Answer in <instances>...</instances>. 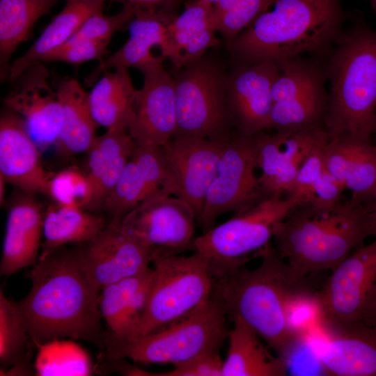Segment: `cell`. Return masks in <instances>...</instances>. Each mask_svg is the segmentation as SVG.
<instances>
[{
  "mask_svg": "<svg viewBox=\"0 0 376 376\" xmlns=\"http://www.w3.org/2000/svg\"><path fill=\"white\" fill-rule=\"evenodd\" d=\"M324 145L315 149L305 159L297 174L292 188L288 195L297 198L299 203L308 201L313 186L325 169L322 155Z\"/></svg>",
  "mask_w": 376,
  "mask_h": 376,
  "instance_id": "obj_42",
  "label": "cell"
},
{
  "mask_svg": "<svg viewBox=\"0 0 376 376\" xmlns=\"http://www.w3.org/2000/svg\"><path fill=\"white\" fill-rule=\"evenodd\" d=\"M196 221L187 202L161 188L129 212L120 224L152 255L180 254L190 250Z\"/></svg>",
  "mask_w": 376,
  "mask_h": 376,
  "instance_id": "obj_13",
  "label": "cell"
},
{
  "mask_svg": "<svg viewBox=\"0 0 376 376\" xmlns=\"http://www.w3.org/2000/svg\"><path fill=\"white\" fill-rule=\"evenodd\" d=\"M176 15L163 10L136 8L127 24L130 38L117 52L100 61L88 79L95 81L110 69L134 68L143 72L168 57V26Z\"/></svg>",
  "mask_w": 376,
  "mask_h": 376,
  "instance_id": "obj_19",
  "label": "cell"
},
{
  "mask_svg": "<svg viewBox=\"0 0 376 376\" xmlns=\"http://www.w3.org/2000/svg\"><path fill=\"white\" fill-rule=\"evenodd\" d=\"M255 135L257 167L261 171L258 182L265 199L287 196L305 159L329 140L324 128L297 132L262 131Z\"/></svg>",
  "mask_w": 376,
  "mask_h": 376,
  "instance_id": "obj_14",
  "label": "cell"
},
{
  "mask_svg": "<svg viewBox=\"0 0 376 376\" xmlns=\"http://www.w3.org/2000/svg\"><path fill=\"white\" fill-rule=\"evenodd\" d=\"M33 370L39 376H88L95 368L86 350L72 340L56 339L36 345Z\"/></svg>",
  "mask_w": 376,
  "mask_h": 376,
  "instance_id": "obj_34",
  "label": "cell"
},
{
  "mask_svg": "<svg viewBox=\"0 0 376 376\" xmlns=\"http://www.w3.org/2000/svg\"><path fill=\"white\" fill-rule=\"evenodd\" d=\"M361 324L376 333V290L363 316Z\"/></svg>",
  "mask_w": 376,
  "mask_h": 376,
  "instance_id": "obj_46",
  "label": "cell"
},
{
  "mask_svg": "<svg viewBox=\"0 0 376 376\" xmlns=\"http://www.w3.org/2000/svg\"><path fill=\"white\" fill-rule=\"evenodd\" d=\"M109 41H84L68 47H58L46 54L40 62L64 61L78 65L91 60L101 61L107 52Z\"/></svg>",
  "mask_w": 376,
  "mask_h": 376,
  "instance_id": "obj_41",
  "label": "cell"
},
{
  "mask_svg": "<svg viewBox=\"0 0 376 376\" xmlns=\"http://www.w3.org/2000/svg\"><path fill=\"white\" fill-rule=\"evenodd\" d=\"M107 1V0H105ZM135 8L163 10L175 13L173 9L179 0H109Z\"/></svg>",
  "mask_w": 376,
  "mask_h": 376,
  "instance_id": "obj_45",
  "label": "cell"
},
{
  "mask_svg": "<svg viewBox=\"0 0 376 376\" xmlns=\"http://www.w3.org/2000/svg\"><path fill=\"white\" fill-rule=\"evenodd\" d=\"M105 0H67L66 5L22 56L10 65L8 79L15 81L31 65L63 45L91 15L102 11Z\"/></svg>",
  "mask_w": 376,
  "mask_h": 376,
  "instance_id": "obj_31",
  "label": "cell"
},
{
  "mask_svg": "<svg viewBox=\"0 0 376 376\" xmlns=\"http://www.w3.org/2000/svg\"><path fill=\"white\" fill-rule=\"evenodd\" d=\"M372 211L376 221V187L373 193L371 199Z\"/></svg>",
  "mask_w": 376,
  "mask_h": 376,
  "instance_id": "obj_48",
  "label": "cell"
},
{
  "mask_svg": "<svg viewBox=\"0 0 376 376\" xmlns=\"http://www.w3.org/2000/svg\"><path fill=\"white\" fill-rule=\"evenodd\" d=\"M322 155L326 169L352 196L372 199L376 187V146L372 139L350 135L331 139L324 145Z\"/></svg>",
  "mask_w": 376,
  "mask_h": 376,
  "instance_id": "obj_23",
  "label": "cell"
},
{
  "mask_svg": "<svg viewBox=\"0 0 376 376\" xmlns=\"http://www.w3.org/2000/svg\"><path fill=\"white\" fill-rule=\"evenodd\" d=\"M330 93L324 122L329 139H372L376 115V31L355 27L339 42L330 61Z\"/></svg>",
  "mask_w": 376,
  "mask_h": 376,
  "instance_id": "obj_5",
  "label": "cell"
},
{
  "mask_svg": "<svg viewBox=\"0 0 376 376\" xmlns=\"http://www.w3.org/2000/svg\"><path fill=\"white\" fill-rule=\"evenodd\" d=\"M376 235L371 201L356 197L319 207L297 205L276 226L274 249L297 279L332 270L370 236Z\"/></svg>",
  "mask_w": 376,
  "mask_h": 376,
  "instance_id": "obj_3",
  "label": "cell"
},
{
  "mask_svg": "<svg viewBox=\"0 0 376 376\" xmlns=\"http://www.w3.org/2000/svg\"><path fill=\"white\" fill-rule=\"evenodd\" d=\"M224 360L219 352L205 353L173 366L169 371L146 372L145 375L158 376H221Z\"/></svg>",
  "mask_w": 376,
  "mask_h": 376,
  "instance_id": "obj_43",
  "label": "cell"
},
{
  "mask_svg": "<svg viewBox=\"0 0 376 376\" xmlns=\"http://www.w3.org/2000/svg\"><path fill=\"white\" fill-rule=\"evenodd\" d=\"M0 175L20 191L49 196L51 173L22 117L6 107L0 118Z\"/></svg>",
  "mask_w": 376,
  "mask_h": 376,
  "instance_id": "obj_20",
  "label": "cell"
},
{
  "mask_svg": "<svg viewBox=\"0 0 376 376\" xmlns=\"http://www.w3.org/2000/svg\"><path fill=\"white\" fill-rule=\"evenodd\" d=\"M277 63L279 72L272 87L273 104L288 100L324 80L319 68L299 57Z\"/></svg>",
  "mask_w": 376,
  "mask_h": 376,
  "instance_id": "obj_37",
  "label": "cell"
},
{
  "mask_svg": "<svg viewBox=\"0 0 376 376\" xmlns=\"http://www.w3.org/2000/svg\"><path fill=\"white\" fill-rule=\"evenodd\" d=\"M229 347L223 362L221 376H283L287 368L279 357H274L257 333L238 317L231 319Z\"/></svg>",
  "mask_w": 376,
  "mask_h": 376,
  "instance_id": "obj_28",
  "label": "cell"
},
{
  "mask_svg": "<svg viewBox=\"0 0 376 376\" xmlns=\"http://www.w3.org/2000/svg\"><path fill=\"white\" fill-rule=\"evenodd\" d=\"M6 182L5 180L0 175V201L1 205H2L4 202V196H5V184Z\"/></svg>",
  "mask_w": 376,
  "mask_h": 376,
  "instance_id": "obj_47",
  "label": "cell"
},
{
  "mask_svg": "<svg viewBox=\"0 0 376 376\" xmlns=\"http://www.w3.org/2000/svg\"><path fill=\"white\" fill-rule=\"evenodd\" d=\"M31 287L17 302L34 345L80 339L104 350L107 334L99 309L100 290L83 268L78 246L61 247L29 272Z\"/></svg>",
  "mask_w": 376,
  "mask_h": 376,
  "instance_id": "obj_1",
  "label": "cell"
},
{
  "mask_svg": "<svg viewBox=\"0 0 376 376\" xmlns=\"http://www.w3.org/2000/svg\"><path fill=\"white\" fill-rule=\"evenodd\" d=\"M164 179L161 147L136 146L102 210L109 221L120 222L129 212L159 190Z\"/></svg>",
  "mask_w": 376,
  "mask_h": 376,
  "instance_id": "obj_21",
  "label": "cell"
},
{
  "mask_svg": "<svg viewBox=\"0 0 376 376\" xmlns=\"http://www.w3.org/2000/svg\"><path fill=\"white\" fill-rule=\"evenodd\" d=\"M151 263L153 268L136 336L189 314L210 298L214 284L207 260L198 253L189 256L154 253Z\"/></svg>",
  "mask_w": 376,
  "mask_h": 376,
  "instance_id": "obj_8",
  "label": "cell"
},
{
  "mask_svg": "<svg viewBox=\"0 0 376 376\" xmlns=\"http://www.w3.org/2000/svg\"><path fill=\"white\" fill-rule=\"evenodd\" d=\"M279 72L276 62L261 61L240 64L228 75L227 105L235 132L250 136L268 130Z\"/></svg>",
  "mask_w": 376,
  "mask_h": 376,
  "instance_id": "obj_16",
  "label": "cell"
},
{
  "mask_svg": "<svg viewBox=\"0 0 376 376\" xmlns=\"http://www.w3.org/2000/svg\"><path fill=\"white\" fill-rule=\"evenodd\" d=\"M226 312L219 295L182 318L148 334L117 338L107 334L104 359H130L147 364L182 363L205 353L219 352L228 338Z\"/></svg>",
  "mask_w": 376,
  "mask_h": 376,
  "instance_id": "obj_6",
  "label": "cell"
},
{
  "mask_svg": "<svg viewBox=\"0 0 376 376\" xmlns=\"http://www.w3.org/2000/svg\"><path fill=\"white\" fill-rule=\"evenodd\" d=\"M375 5L376 6V0H373Z\"/></svg>",
  "mask_w": 376,
  "mask_h": 376,
  "instance_id": "obj_51",
  "label": "cell"
},
{
  "mask_svg": "<svg viewBox=\"0 0 376 376\" xmlns=\"http://www.w3.org/2000/svg\"><path fill=\"white\" fill-rule=\"evenodd\" d=\"M213 4L203 0L189 1L168 26V57L175 70L187 66L203 56L220 40L215 36Z\"/></svg>",
  "mask_w": 376,
  "mask_h": 376,
  "instance_id": "obj_25",
  "label": "cell"
},
{
  "mask_svg": "<svg viewBox=\"0 0 376 376\" xmlns=\"http://www.w3.org/2000/svg\"><path fill=\"white\" fill-rule=\"evenodd\" d=\"M341 19L340 0H269L227 49L240 64L278 63L326 47Z\"/></svg>",
  "mask_w": 376,
  "mask_h": 376,
  "instance_id": "obj_4",
  "label": "cell"
},
{
  "mask_svg": "<svg viewBox=\"0 0 376 376\" xmlns=\"http://www.w3.org/2000/svg\"><path fill=\"white\" fill-rule=\"evenodd\" d=\"M203 1H208V2L212 3V4H214V3L218 1L219 0H203Z\"/></svg>",
  "mask_w": 376,
  "mask_h": 376,
  "instance_id": "obj_50",
  "label": "cell"
},
{
  "mask_svg": "<svg viewBox=\"0 0 376 376\" xmlns=\"http://www.w3.org/2000/svg\"><path fill=\"white\" fill-rule=\"evenodd\" d=\"M258 253L261 263L257 267L243 266L214 279V290L227 316L244 320L281 357L305 334L294 322V312L313 300L315 293L308 288V277L294 276L270 244Z\"/></svg>",
  "mask_w": 376,
  "mask_h": 376,
  "instance_id": "obj_2",
  "label": "cell"
},
{
  "mask_svg": "<svg viewBox=\"0 0 376 376\" xmlns=\"http://www.w3.org/2000/svg\"><path fill=\"white\" fill-rule=\"evenodd\" d=\"M142 73L143 86L137 90L128 132L137 146L162 147L177 129L175 80L163 63Z\"/></svg>",
  "mask_w": 376,
  "mask_h": 376,
  "instance_id": "obj_18",
  "label": "cell"
},
{
  "mask_svg": "<svg viewBox=\"0 0 376 376\" xmlns=\"http://www.w3.org/2000/svg\"><path fill=\"white\" fill-rule=\"evenodd\" d=\"M135 8L130 5H124L116 15H106L102 11L91 15L61 46L68 47L84 41L110 40L115 32L129 23Z\"/></svg>",
  "mask_w": 376,
  "mask_h": 376,
  "instance_id": "obj_40",
  "label": "cell"
},
{
  "mask_svg": "<svg viewBox=\"0 0 376 376\" xmlns=\"http://www.w3.org/2000/svg\"><path fill=\"white\" fill-rule=\"evenodd\" d=\"M32 342L17 302L0 290V363L6 370L15 364L30 365Z\"/></svg>",
  "mask_w": 376,
  "mask_h": 376,
  "instance_id": "obj_35",
  "label": "cell"
},
{
  "mask_svg": "<svg viewBox=\"0 0 376 376\" xmlns=\"http://www.w3.org/2000/svg\"><path fill=\"white\" fill-rule=\"evenodd\" d=\"M269 0H219L213 4L217 31L229 42L247 28Z\"/></svg>",
  "mask_w": 376,
  "mask_h": 376,
  "instance_id": "obj_38",
  "label": "cell"
},
{
  "mask_svg": "<svg viewBox=\"0 0 376 376\" xmlns=\"http://www.w3.org/2000/svg\"><path fill=\"white\" fill-rule=\"evenodd\" d=\"M372 141L373 143L376 146V115L375 118L374 125H373V134H372Z\"/></svg>",
  "mask_w": 376,
  "mask_h": 376,
  "instance_id": "obj_49",
  "label": "cell"
},
{
  "mask_svg": "<svg viewBox=\"0 0 376 376\" xmlns=\"http://www.w3.org/2000/svg\"><path fill=\"white\" fill-rule=\"evenodd\" d=\"M52 85L63 108V124L56 144L64 155L87 152L99 126L91 113L88 93L74 78L55 76Z\"/></svg>",
  "mask_w": 376,
  "mask_h": 376,
  "instance_id": "obj_27",
  "label": "cell"
},
{
  "mask_svg": "<svg viewBox=\"0 0 376 376\" xmlns=\"http://www.w3.org/2000/svg\"><path fill=\"white\" fill-rule=\"evenodd\" d=\"M173 77L177 118L174 136L230 139L235 132L227 105L228 75L224 70L202 57L175 70Z\"/></svg>",
  "mask_w": 376,
  "mask_h": 376,
  "instance_id": "obj_9",
  "label": "cell"
},
{
  "mask_svg": "<svg viewBox=\"0 0 376 376\" xmlns=\"http://www.w3.org/2000/svg\"><path fill=\"white\" fill-rule=\"evenodd\" d=\"M255 134L244 136L235 132L226 142L217 173L208 189L197 221L204 232L213 228L221 214L243 212L265 199L258 177L255 174Z\"/></svg>",
  "mask_w": 376,
  "mask_h": 376,
  "instance_id": "obj_11",
  "label": "cell"
},
{
  "mask_svg": "<svg viewBox=\"0 0 376 376\" xmlns=\"http://www.w3.org/2000/svg\"><path fill=\"white\" fill-rule=\"evenodd\" d=\"M57 0H0L1 80L8 77L9 60L26 39L35 22L47 13Z\"/></svg>",
  "mask_w": 376,
  "mask_h": 376,
  "instance_id": "obj_32",
  "label": "cell"
},
{
  "mask_svg": "<svg viewBox=\"0 0 376 376\" xmlns=\"http://www.w3.org/2000/svg\"><path fill=\"white\" fill-rule=\"evenodd\" d=\"M376 290V235L357 247L331 270L314 296V304L327 331H342L361 324Z\"/></svg>",
  "mask_w": 376,
  "mask_h": 376,
  "instance_id": "obj_10",
  "label": "cell"
},
{
  "mask_svg": "<svg viewBox=\"0 0 376 376\" xmlns=\"http://www.w3.org/2000/svg\"><path fill=\"white\" fill-rule=\"evenodd\" d=\"M136 144L127 130H107L96 136L88 150V171L91 188L88 211L97 213L130 159Z\"/></svg>",
  "mask_w": 376,
  "mask_h": 376,
  "instance_id": "obj_26",
  "label": "cell"
},
{
  "mask_svg": "<svg viewBox=\"0 0 376 376\" xmlns=\"http://www.w3.org/2000/svg\"><path fill=\"white\" fill-rule=\"evenodd\" d=\"M327 103L323 80L288 100L274 103L268 130L297 132L324 128Z\"/></svg>",
  "mask_w": 376,
  "mask_h": 376,
  "instance_id": "obj_33",
  "label": "cell"
},
{
  "mask_svg": "<svg viewBox=\"0 0 376 376\" xmlns=\"http://www.w3.org/2000/svg\"><path fill=\"white\" fill-rule=\"evenodd\" d=\"M299 203L293 196L264 199L194 237L190 250L207 260L214 279L224 277L269 244L276 226Z\"/></svg>",
  "mask_w": 376,
  "mask_h": 376,
  "instance_id": "obj_7",
  "label": "cell"
},
{
  "mask_svg": "<svg viewBox=\"0 0 376 376\" xmlns=\"http://www.w3.org/2000/svg\"><path fill=\"white\" fill-rule=\"evenodd\" d=\"M228 139L176 136L161 147L164 165L162 189L187 202L196 214V222Z\"/></svg>",
  "mask_w": 376,
  "mask_h": 376,
  "instance_id": "obj_12",
  "label": "cell"
},
{
  "mask_svg": "<svg viewBox=\"0 0 376 376\" xmlns=\"http://www.w3.org/2000/svg\"><path fill=\"white\" fill-rule=\"evenodd\" d=\"M315 347L324 375L376 376V333L363 324L328 331Z\"/></svg>",
  "mask_w": 376,
  "mask_h": 376,
  "instance_id": "obj_24",
  "label": "cell"
},
{
  "mask_svg": "<svg viewBox=\"0 0 376 376\" xmlns=\"http://www.w3.org/2000/svg\"><path fill=\"white\" fill-rule=\"evenodd\" d=\"M136 92L128 68L104 72L88 93L95 122L107 130H128L134 115Z\"/></svg>",
  "mask_w": 376,
  "mask_h": 376,
  "instance_id": "obj_30",
  "label": "cell"
},
{
  "mask_svg": "<svg viewBox=\"0 0 376 376\" xmlns=\"http://www.w3.org/2000/svg\"><path fill=\"white\" fill-rule=\"evenodd\" d=\"M15 90L6 96L5 107L19 115L39 150L56 143L63 124L58 95L49 82L42 62L28 68L18 78Z\"/></svg>",
  "mask_w": 376,
  "mask_h": 376,
  "instance_id": "obj_17",
  "label": "cell"
},
{
  "mask_svg": "<svg viewBox=\"0 0 376 376\" xmlns=\"http://www.w3.org/2000/svg\"><path fill=\"white\" fill-rule=\"evenodd\" d=\"M44 212L34 194L22 192L13 200L6 224L1 276L9 277L38 262L43 237Z\"/></svg>",
  "mask_w": 376,
  "mask_h": 376,
  "instance_id": "obj_22",
  "label": "cell"
},
{
  "mask_svg": "<svg viewBox=\"0 0 376 376\" xmlns=\"http://www.w3.org/2000/svg\"><path fill=\"white\" fill-rule=\"evenodd\" d=\"M152 268L135 276L104 286L100 290L99 309L106 322L109 334H119L127 307L135 292L149 278Z\"/></svg>",
  "mask_w": 376,
  "mask_h": 376,
  "instance_id": "obj_36",
  "label": "cell"
},
{
  "mask_svg": "<svg viewBox=\"0 0 376 376\" xmlns=\"http://www.w3.org/2000/svg\"><path fill=\"white\" fill-rule=\"evenodd\" d=\"M77 246L84 269L100 290L147 270L152 257L149 249L113 221L98 235Z\"/></svg>",
  "mask_w": 376,
  "mask_h": 376,
  "instance_id": "obj_15",
  "label": "cell"
},
{
  "mask_svg": "<svg viewBox=\"0 0 376 376\" xmlns=\"http://www.w3.org/2000/svg\"><path fill=\"white\" fill-rule=\"evenodd\" d=\"M107 224L98 213L56 203L51 204L44 212L43 240L38 260L67 244L88 242L101 233Z\"/></svg>",
  "mask_w": 376,
  "mask_h": 376,
  "instance_id": "obj_29",
  "label": "cell"
},
{
  "mask_svg": "<svg viewBox=\"0 0 376 376\" xmlns=\"http://www.w3.org/2000/svg\"><path fill=\"white\" fill-rule=\"evenodd\" d=\"M49 197L55 203L87 210L91 199V188L86 173L75 167L51 173Z\"/></svg>",
  "mask_w": 376,
  "mask_h": 376,
  "instance_id": "obj_39",
  "label": "cell"
},
{
  "mask_svg": "<svg viewBox=\"0 0 376 376\" xmlns=\"http://www.w3.org/2000/svg\"><path fill=\"white\" fill-rule=\"evenodd\" d=\"M344 185L326 168L313 186L308 203L315 207H327L340 202Z\"/></svg>",
  "mask_w": 376,
  "mask_h": 376,
  "instance_id": "obj_44",
  "label": "cell"
}]
</instances>
